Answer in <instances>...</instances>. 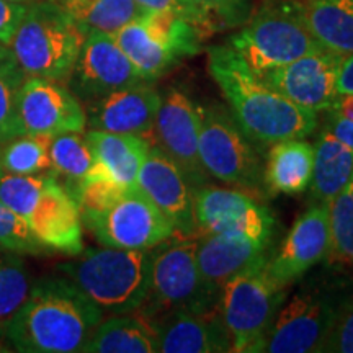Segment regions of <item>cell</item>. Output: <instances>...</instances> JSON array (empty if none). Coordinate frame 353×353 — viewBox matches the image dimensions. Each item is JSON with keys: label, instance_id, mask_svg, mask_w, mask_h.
<instances>
[{"label": "cell", "instance_id": "cell-10", "mask_svg": "<svg viewBox=\"0 0 353 353\" xmlns=\"http://www.w3.org/2000/svg\"><path fill=\"white\" fill-rule=\"evenodd\" d=\"M206 33L176 13L149 10L114 32L113 38L139 76L152 83L185 57L198 54Z\"/></svg>", "mask_w": 353, "mask_h": 353}, {"label": "cell", "instance_id": "cell-20", "mask_svg": "<svg viewBox=\"0 0 353 353\" xmlns=\"http://www.w3.org/2000/svg\"><path fill=\"white\" fill-rule=\"evenodd\" d=\"M161 99V92L149 82L112 92L85 103L87 126L148 139L152 134Z\"/></svg>", "mask_w": 353, "mask_h": 353}, {"label": "cell", "instance_id": "cell-25", "mask_svg": "<svg viewBox=\"0 0 353 353\" xmlns=\"http://www.w3.org/2000/svg\"><path fill=\"white\" fill-rule=\"evenodd\" d=\"M352 182L353 149L324 128L314 145L312 176L307 188L311 201L329 205Z\"/></svg>", "mask_w": 353, "mask_h": 353}, {"label": "cell", "instance_id": "cell-14", "mask_svg": "<svg viewBox=\"0 0 353 353\" xmlns=\"http://www.w3.org/2000/svg\"><path fill=\"white\" fill-rule=\"evenodd\" d=\"M17 114L21 134L57 136L83 132L87 113L82 101L63 82L26 76L17 99Z\"/></svg>", "mask_w": 353, "mask_h": 353}, {"label": "cell", "instance_id": "cell-5", "mask_svg": "<svg viewBox=\"0 0 353 353\" xmlns=\"http://www.w3.org/2000/svg\"><path fill=\"white\" fill-rule=\"evenodd\" d=\"M152 249H87L57 265L103 314H134L151 288Z\"/></svg>", "mask_w": 353, "mask_h": 353}, {"label": "cell", "instance_id": "cell-16", "mask_svg": "<svg viewBox=\"0 0 353 353\" xmlns=\"http://www.w3.org/2000/svg\"><path fill=\"white\" fill-rule=\"evenodd\" d=\"M156 123L152 132L159 148L169 156L192 188L210 183V175L200 159L198 144L196 103L180 88H169L161 94Z\"/></svg>", "mask_w": 353, "mask_h": 353}, {"label": "cell", "instance_id": "cell-23", "mask_svg": "<svg viewBox=\"0 0 353 353\" xmlns=\"http://www.w3.org/2000/svg\"><path fill=\"white\" fill-rule=\"evenodd\" d=\"M83 136L94 154V165L85 179H103L123 187H134L151 141L100 130H88Z\"/></svg>", "mask_w": 353, "mask_h": 353}, {"label": "cell", "instance_id": "cell-19", "mask_svg": "<svg viewBox=\"0 0 353 353\" xmlns=\"http://www.w3.org/2000/svg\"><path fill=\"white\" fill-rule=\"evenodd\" d=\"M136 187L167 216L180 239H198L193 188L182 170L156 144H151L141 165Z\"/></svg>", "mask_w": 353, "mask_h": 353}, {"label": "cell", "instance_id": "cell-34", "mask_svg": "<svg viewBox=\"0 0 353 353\" xmlns=\"http://www.w3.org/2000/svg\"><path fill=\"white\" fill-rule=\"evenodd\" d=\"M0 249L19 255H43L50 250L44 247L30 224L0 201Z\"/></svg>", "mask_w": 353, "mask_h": 353}, {"label": "cell", "instance_id": "cell-33", "mask_svg": "<svg viewBox=\"0 0 353 353\" xmlns=\"http://www.w3.org/2000/svg\"><path fill=\"white\" fill-rule=\"evenodd\" d=\"M0 250V322L7 321L28 296L30 275L19 254Z\"/></svg>", "mask_w": 353, "mask_h": 353}, {"label": "cell", "instance_id": "cell-18", "mask_svg": "<svg viewBox=\"0 0 353 353\" xmlns=\"http://www.w3.org/2000/svg\"><path fill=\"white\" fill-rule=\"evenodd\" d=\"M329 247V205L312 203L294 221L288 236L267 262L268 275L280 286L290 288L309 270L325 262Z\"/></svg>", "mask_w": 353, "mask_h": 353}, {"label": "cell", "instance_id": "cell-30", "mask_svg": "<svg viewBox=\"0 0 353 353\" xmlns=\"http://www.w3.org/2000/svg\"><path fill=\"white\" fill-rule=\"evenodd\" d=\"M50 136H17L0 149V169L13 175L50 174Z\"/></svg>", "mask_w": 353, "mask_h": 353}, {"label": "cell", "instance_id": "cell-42", "mask_svg": "<svg viewBox=\"0 0 353 353\" xmlns=\"http://www.w3.org/2000/svg\"><path fill=\"white\" fill-rule=\"evenodd\" d=\"M10 56H12L10 48L3 46V44L0 43V59H6V57H10Z\"/></svg>", "mask_w": 353, "mask_h": 353}, {"label": "cell", "instance_id": "cell-37", "mask_svg": "<svg viewBox=\"0 0 353 353\" xmlns=\"http://www.w3.org/2000/svg\"><path fill=\"white\" fill-rule=\"evenodd\" d=\"M28 3L0 0V43L10 48L17 30L23 20Z\"/></svg>", "mask_w": 353, "mask_h": 353}, {"label": "cell", "instance_id": "cell-38", "mask_svg": "<svg viewBox=\"0 0 353 353\" xmlns=\"http://www.w3.org/2000/svg\"><path fill=\"white\" fill-rule=\"evenodd\" d=\"M211 17L219 15L221 19H237L245 8L247 0H195Z\"/></svg>", "mask_w": 353, "mask_h": 353}, {"label": "cell", "instance_id": "cell-29", "mask_svg": "<svg viewBox=\"0 0 353 353\" xmlns=\"http://www.w3.org/2000/svg\"><path fill=\"white\" fill-rule=\"evenodd\" d=\"M50 174L57 180H65V188L76 196L79 185L83 182L92 165L94 154L83 132H64L52 136L50 143Z\"/></svg>", "mask_w": 353, "mask_h": 353}, {"label": "cell", "instance_id": "cell-8", "mask_svg": "<svg viewBox=\"0 0 353 353\" xmlns=\"http://www.w3.org/2000/svg\"><path fill=\"white\" fill-rule=\"evenodd\" d=\"M229 46L257 76L316 50L319 44L304 23L298 0H265Z\"/></svg>", "mask_w": 353, "mask_h": 353}, {"label": "cell", "instance_id": "cell-28", "mask_svg": "<svg viewBox=\"0 0 353 353\" xmlns=\"http://www.w3.org/2000/svg\"><path fill=\"white\" fill-rule=\"evenodd\" d=\"M85 32L113 34L143 17L148 8L134 0H56Z\"/></svg>", "mask_w": 353, "mask_h": 353}, {"label": "cell", "instance_id": "cell-36", "mask_svg": "<svg viewBox=\"0 0 353 353\" xmlns=\"http://www.w3.org/2000/svg\"><path fill=\"white\" fill-rule=\"evenodd\" d=\"M134 2L141 7L148 8V10L176 13V15L198 25L205 32L213 30V17L201 6H198L195 0H134Z\"/></svg>", "mask_w": 353, "mask_h": 353}, {"label": "cell", "instance_id": "cell-27", "mask_svg": "<svg viewBox=\"0 0 353 353\" xmlns=\"http://www.w3.org/2000/svg\"><path fill=\"white\" fill-rule=\"evenodd\" d=\"M83 353H157V341L143 317L112 314L97 325Z\"/></svg>", "mask_w": 353, "mask_h": 353}, {"label": "cell", "instance_id": "cell-39", "mask_svg": "<svg viewBox=\"0 0 353 353\" xmlns=\"http://www.w3.org/2000/svg\"><path fill=\"white\" fill-rule=\"evenodd\" d=\"M327 114V120H325V130L332 132L337 139H341L343 144H347L348 148L353 149V123L343 121L341 118H335L332 114Z\"/></svg>", "mask_w": 353, "mask_h": 353}, {"label": "cell", "instance_id": "cell-21", "mask_svg": "<svg viewBox=\"0 0 353 353\" xmlns=\"http://www.w3.org/2000/svg\"><path fill=\"white\" fill-rule=\"evenodd\" d=\"M162 353L231 352V335L219 309L211 312L169 311L145 321Z\"/></svg>", "mask_w": 353, "mask_h": 353}, {"label": "cell", "instance_id": "cell-32", "mask_svg": "<svg viewBox=\"0 0 353 353\" xmlns=\"http://www.w3.org/2000/svg\"><path fill=\"white\" fill-rule=\"evenodd\" d=\"M25 77L13 56L0 59V149L20 136L17 99Z\"/></svg>", "mask_w": 353, "mask_h": 353}, {"label": "cell", "instance_id": "cell-31", "mask_svg": "<svg viewBox=\"0 0 353 353\" xmlns=\"http://www.w3.org/2000/svg\"><path fill=\"white\" fill-rule=\"evenodd\" d=\"M330 247L325 263L353 267V182L329 203Z\"/></svg>", "mask_w": 353, "mask_h": 353}, {"label": "cell", "instance_id": "cell-41", "mask_svg": "<svg viewBox=\"0 0 353 353\" xmlns=\"http://www.w3.org/2000/svg\"><path fill=\"white\" fill-rule=\"evenodd\" d=\"M325 113L332 114L335 118H341L343 121L353 123V94L337 95L332 108Z\"/></svg>", "mask_w": 353, "mask_h": 353}, {"label": "cell", "instance_id": "cell-7", "mask_svg": "<svg viewBox=\"0 0 353 353\" xmlns=\"http://www.w3.org/2000/svg\"><path fill=\"white\" fill-rule=\"evenodd\" d=\"M198 144L206 174L232 188L265 201V159L247 138L229 108L221 103H196Z\"/></svg>", "mask_w": 353, "mask_h": 353}, {"label": "cell", "instance_id": "cell-11", "mask_svg": "<svg viewBox=\"0 0 353 353\" xmlns=\"http://www.w3.org/2000/svg\"><path fill=\"white\" fill-rule=\"evenodd\" d=\"M268 260L237 273L221 290L219 312L231 335V352H263L265 337L288 296V288L268 275Z\"/></svg>", "mask_w": 353, "mask_h": 353}, {"label": "cell", "instance_id": "cell-24", "mask_svg": "<svg viewBox=\"0 0 353 353\" xmlns=\"http://www.w3.org/2000/svg\"><path fill=\"white\" fill-rule=\"evenodd\" d=\"M314 144L304 138L272 144L265 157V187L268 195H301L309 188Z\"/></svg>", "mask_w": 353, "mask_h": 353}, {"label": "cell", "instance_id": "cell-13", "mask_svg": "<svg viewBox=\"0 0 353 353\" xmlns=\"http://www.w3.org/2000/svg\"><path fill=\"white\" fill-rule=\"evenodd\" d=\"M198 234H232L252 239H275L276 219L263 200L239 188L206 183L193 188Z\"/></svg>", "mask_w": 353, "mask_h": 353}, {"label": "cell", "instance_id": "cell-6", "mask_svg": "<svg viewBox=\"0 0 353 353\" xmlns=\"http://www.w3.org/2000/svg\"><path fill=\"white\" fill-rule=\"evenodd\" d=\"M87 32L56 0H32L10 51L25 76L68 82Z\"/></svg>", "mask_w": 353, "mask_h": 353}, {"label": "cell", "instance_id": "cell-3", "mask_svg": "<svg viewBox=\"0 0 353 353\" xmlns=\"http://www.w3.org/2000/svg\"><path fill=\"white\" fill-rule=\"evenodd\" d=\"M353 294L350 281L325 263L321 270H309L294 283L278 309L263 352L319 353L342 304Z\"/></svg>", "mask_w": 353, "mask_h": 353}, {"label": "cell", "instance_id": "cell-15", "mask_svg": "<svg viewBox=\"0 0 353 353\" xmlns=\"http://www.w3.org/2000/svg\"><path fill=\"white\" fill-rule=\"evenodd\" d=\"M145 82L118 46L113 34L88 32L79 52L68 88L83 103Z\"/></svg>", "mask_w": 353, "mask_h": 353}, {"label": "cell", "instance_id": "cell-12", "mask_svg": "<svg viewBox=\"0 0 353 353\" xmlns=\"http://www.w3.org/2000/svg\"><path fill=\"white\" fill-rule=\"evenodd\" d=\"M82 224L105 247L152 249L174 236L167 216L138 187H126L97 208L81 210Z\"/></svg>", "mask_w": 353, "mask_h": 353}, {"label": "cell", "instance_id": "cell-43", "mask_svg": "<svg viewBox=\"0 0 353 353\" xmlns=\"http://www.w3.org/2000/svg\"><path fill=\"white\" fill-rule=\"evenodd\" d=\"M10 2H19V3H28V2H32V0H10Z\"/></svg>", "mask_w": 353, "mask_h": 353}, {"label": "cell", "instance_id": "cell-40", "mask_svg": "<svg viewBox=\"0 0 353 353\" xmlns=\"http://www.w3.org/2000/svg\"><path fill=\"white\" fill-rule=\"evenodd\" d=\"M353 94V54L342 57L337 74V95Z\"/></svg>", "mask_w": 353, "mask_h": 353}, {"label": "cell", "instance_id": "cell-9", "mask_svg": "<svg viewBox=\"0 0 353 353\" xmlns=\"http://www.w3.org/2000/svg\"><path fill=\"white\" fill-rule=\"evenodd\" d=\"M198 239L154 247L151 288L139 317L152 319L169 311L211 312L219 309L221 288L210 283L196 259Z\"/></svg>", "mask_w": 353, "mask_h": 353}, {"label": "cell", "instance_id": "cell-44", "mask_svg": "<svg viewBox=\"0 0 353 353\" xmlns=\"http://www.w3.org/2000/svg\"><path fill=\"white\" fill-rule=\"evenodd\" d=\"M0 250H2V249H0ZM3 252H6V250H3Z\"/></svg>", "mask_w": 353, "mask_h": 353}, {"label": "cell", "instance_id": "cell-17", "mask_svg": "<svg viewBox=\"0 0 353 353\" xmlns=\"http://www.w3.org/2000/svg\"><path fill=\"white\" fill-rule=\"evenodd\" d=\"M342 57L321 44L293 63L263 74L262 81L281 95L316 114L332 108L337 99V74Z\"/></svg>", "mask_w": 353, "mask_h": 353}, {"label": "cell", "instance_id": "cell-1", "mask_svg": "<svg viewBox=\"0 0 353 353\" xmlns=\"http://www.w3.org/2000/svg\"><path fill=\"white\" fill-rule=\"evenodd\" d=\"M103 316L68 276H41L19 311L0 322V337L21 353H76Z\"/></svg>", "mask_w": 353, "mask_h": 353}, {"label": "cell", "instance_id": "cell-22", "mask_svg": "<svg viewBox=\"0 0 353 353\" xmlns=\"http://www.w3.org/2000/svg\"><path fill=\"white\" fill-rule=\"evenodd\" d=\"M275 239H252L232 234H206L198 237L196 259L210 283L223 286L252 265L268 260L275 252Z\"/></svg>", "mask_w": 353, "mask_h": 353}, {"label": "cell", "instance_id": "cell-26", "mask_svg": "<svg viewBox=\"0 0 353 353\" xmlns=\"http://www.w3.org/2000/svg\"><path fill=\"white\" fill-rule=\"evenodd\" d=\"M311 37L325 50L353 54V0H298Z\"/></svg>", "mask_w": 353, "mask_h": 353}, {"label": "cell", "instance_id": "cell-4", "mask_svg": "<svg viewBox=\"0 0 353 353\" xmlns=\"http://www.w3.org/2000/svg\"><path fill=\"white\" fill-rule=\"evenodd\" d=\"M0 201L30 224L50 252L76 257L83 250L79 203L52 174L13 175L0 169Z\"/></svg>", "mask_w": 353, "mask_h": 353}, {"label": "cell", "instance_id": "cell-35", "mask_svg": "<svg viewBox=\"0 0 353 353\" xmlns=\"http://www.w3.org/2000/svg\"><path fill=\"white\" fill-rule=\"evenodd\" d=\"M319 353H353V294L342 304Z\"/></svg>", "mask_w": 353, "mask_h": 353}, {"label": "cell", "instance_id": "cell-2", "mask_svg": "<svg viewBox=\"0 0 353 353\" xmlns=\"http://www.w3.org/2000/svg\"><path fill=\"white\" fill-rule=\"evenodd\" d=\"M208 72L234 120L260 149L278 141L307 138L316 131L317 114L265 83L231 46L210 48Z\"/></svg>", "mask_w": 353, "mask_h": 353}]
</instances>
